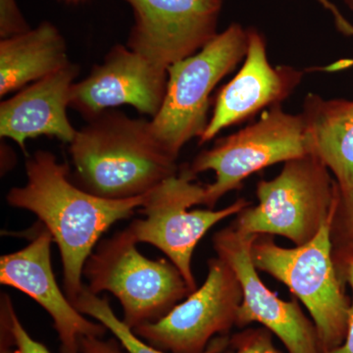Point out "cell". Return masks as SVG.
<instances>
[{
    "label": "cell",
    "instance_id": "cell-14",
    "mask_svg": "<svg viewBox=\"0 0 353 353\" xmlns=\"http://www.w3.org/2000/svg\"><path fill=\"white\" fill-rule=\"evenodd\" d=\"M304 72L290 66L273 67L267 44L259 30L248 29V50L240 71L216 97L214 109L199 145L221 131L248 120L262 109L279 105L303 81Z\"/></svg>",
    "mask_w": 353,
    "mask_h": 353
},
{
    "label": "cell",
    "instance_id": "cell-5",
    "mask_svg": "<svg viewBox=\"0 0 353 353\" xmlns=\"http://www.w3.org/2000/svg\"><path fill=\"white\" fill-rule=\"evenodd\" d=\"M137 245L125 229L97 246L83 272L90 292H109L120 301L132 330L161 319L192 292L170 260L148 259Z\"/></svg>",
    "mask_w": 353,
    "mask_h": 353
},
{
    "label": "cell",
    "instance_id": "cell-7",
    "mask_svg": "<svg viewBox=\"0 0 353 353\" xmlns=\"http://www.w3.org/2000/svg\"><path fill=\"white\" fill-rule=\"evenodd\" d=\"M309 153L303 115L285 112L279 104L265 111L256 122L199 153L187 166L194 176L214 172L215 181L205 185L203 201L212 209L223 196L240 190L252 174Z\"/></svg>",
    "mask_w": 353,
    "mask_h": 353
},
{
    "label": "cell",
    "instance_id": "cell-2",
    "mask_svg": "<svg viewBox=\"0 0 353 353\" xmlns=\"http://www.w3.org/2000/svg\"><path fill=\"white\" fill-rule=\"evenodd\" d=\"M76 185L94 196H145L176 175L174 157L158 141L150 121L109 110L88 119L70 143Z\"/></svg>",
    "mask_w": 353,
    "mask_h": 353
},
{
    "label": "cell",
    "instance_id": "cell-24",
    "mask_svg": "<svg viewBox=\"0 0 353 353\" xmlns=\"http://www.w3.org/2000/svg\"><path fill=\"white\" fill-rule=\"evenodd\" d=\"M343 2L347 4V6L350 10L353 11V0H343Z\"/></svg>",
    "mask_w": 353,
    "mask_h": 353
},
{
    "label": "cell",
    "instance_id": "cell-21",
    "mask_svg": "<svg viewBox=\"0 0 353 353\" xmlns=\"http://www.w3.org/2000/svg\"><path fill=\"white\" fill-rule=\"evenodd\" d=\"M272 332L265 327L250 328L230 336L233 353H282L274 345Z\"/></svg>",
    "mask_w": 353,
    "mask_h": 353
},
{
    "label": "cell",
    "instance_id": "cell-9",
    "mask_svg": "<svg viewBox=\"0 0 353 353\" xmlns=\"http://www.w3.org/2000/svg\"><path fill=\"white\" fill-rule=\"evenodd\" d=\"M241 301L240 281L226 262L216 257L208 261L201 288L161 319L132 331L162 352L203 353L213 339L229 334L236 326Z\"/></svg>",
    "mask_w": 353,
    "mask_h": 353
},
{
    "label": "cell",
    "instance_id": "cell-8",
    "mask_svg": "<svg viewBox=\"0 0 353 353\" xmlns=\"http://www.w3.org/2000/svg\"><path fill=\"white\" fill-rule=\"evenodd\" d=\"M196 176L185 166L160 183L148 192L139 208L143 218L126 228L137 243H150L161 250L182 273L192 292L197 289L192 260L199 241L221 221L238 215L252 204L239 199L220 210H190L203 204L205 196V185L194 182Z\"/></svg>",
    "mask_w": 353,
    "mask_h": 353
},
{
    "label": "cell",
    "instance_id": "cell-1",
    "mask_svg": "<svg viewBox=\"0 0 353 353\" xmlns=\"http://www.w3.org/2000/svg\"><path fill=\"white\" fill-rule=\"evenodd\" d=\"M26 175L27 183L9 190L6 201L34 213L52 236L63 264L65 294L73 304L85 287L83 268L97 241L141 208L148 194L128 199L94 196L71 180L68 165L43 150L28 158Z\"/></svg>",
    "mask_w": 353,
    "mask_h": 353
},
{
    "label": "cell",
    "instance_id": "cell-22",
    "mask_svg": "<svg viewBox=\"0 0 353 353\" xmlns=\"http://www.w3.org/2000/svg\"><path fill=\"white\" fill-rule=\"evenodd\" d=\"M31 30L16 0H0V39L10 38Z\"/></svg>",
    "mask_w": 353,
    "mask_h": 353
},
{
    "label": "cell",
    "instance_id": "cell-10",
    "mask_svg": "<svg viewBox=\"0 0 353 353\" xmlns=\"http://www.w3.org/2000/svg\"><path fill=\"white\" fill-rule=\"evenodd\" d=\"M256 234H246L232 223L213 236L217 257L234 272L243 290L238 328L259 323L276 334L289 353H324L314 322L301 310L299 299H281L262 282L252 257Z\"/></svg>",
    "mask_w": 353,
    "mask_h": 353
},
{
    "label": "cell",
    "instance_id": "cell-15",
    "mask_svg": "<svg viewBox=\"0 0 353 353\" xmlns=\"http://www.w3.org/2000/svg\"><path fill=\"white\" fill-rule=\"evenodd\" d=\"M79 67L70 63L51 75L20 90L0 104V136L26 150V141L41 136L71 143L77 132L70 122L72 85Z\"/></svg>",
    "mask_w": 353,
    "mask_h": 353
},
{
    "label": "cell",
    "instance_id": "cell-12",
    "mask_svg": "<svg viewBox=\"0 0 353 353\" xmlns=\"http://www.w3.org/2000/svg\"><path fill=\"white\" fill-rule=\"evenodd\" d=\"M167 81L166 69L127 46L118 44L101 64L95 65L90 75L74 83L70 108L88 120L109 109L131 105L153 118L163 103Z\"/></svg>",
    "mask_w": 353,
    "mask_h": 353
},
{
    "label": "cell",
    "instance_id": "cell-3",
    "mask_svg": "<svg viewBox=\"0 0 353 353\" xmlns=\"http://www.w3.org/2000/svg\"><path fill=\"white\" fill-rule=\"evenodd\" d=\"M303 245L285 248L273 236H257L252 245L253 264L287 285L304 304L314 322L323 352L340 347L347 336L352 299L345 292L334 259L332 224Z\"/></svg>",
    "mask_w": 353,
    "mask_h": 353
},
{
    "label": "cell",
    "instance_id": "cell-17",
    "mask_svg": "<svg viewBox=\"0 0 353 353\" xmlns=\"http://www.w3.org/2000/svg\"><path fill=\"white\" fill-rule=\"evenodd\" d=\"M71 63L64 37L57 26L36 29L0 41V97L22 90Z\"/></svg>",
    "mask_w": 353,
    "mask_h": 353
},
{
    "label": "cell",
    "instance_id": "cell-16",
    "mask_svg": "<svg viewBox=\"0 0 353 353\" xmlns=\"http://www.w3.org/2000/svg\"><path fill=\"white\" fill-rule=\"evenodd\" d=\"M301 115L311 154L321 160L341 189L353 190V101L308 94Z\"/></svg>",
    "mask_w": 353,
    "mask_h": 353
},
{
    "label": "cell",
    "instance_id": "cell-13",
    "mask_svg": "<svg viewBox=\"0 0 353 353\" xmlns=\"http://www.w3.org/2000/svg\"><path fill=\"white\" fill-rule=\"evenodd\" d=\"M53 241L43 227L24 248L1 256L0 283L24 292L50 314L61 353H81V338H103L108 328L87 319L58 287L51 264Z\"/></svg>",
    "mask_w": 353,
    "mask_h": 353
},
{
    "label": "cell",
    "instance_id": "cell-19",
    "mask_svg": "<svg viewBox=\"0 0 353 353\" xmlns=\"http://www.w3.org/2000/svg\"><path fill=\"white\" fill-rule=\"evenodd\" d=\"M10 325L16 343L17 353H51L43 343L34 341L26 331L15 309L10 308ZM81 353H129L117 339L103 340L99 336H83L80 340Z\"/></svg>",
    "mask_w": 353,
    "mask_h": 353
},
{
    "label": "cell",
    "instance_id": "cell-6",
    "mask_svg": "<svg viewBox=\"0 0 353 353\" xmlns=\"http://www.w3.org/2000/svg\"><path fill=\"white\" fill-rule=\"evenodd\" d=\"M246 50L248 30L232 23L196 54L167 70L163 103L150 124L158 141L176 159L183 145L205 132L210 95L245 59Z\"/></svg>",
    "mask_w": 353,
    "mask_h": 353
},
{
    "label": "cell",
    "instance_id": "cell-23",
    "mask_svg": "<svg viewBox=\"0 0 353 353\" xmlns=\"http://www.w3.org/2000/svg\"><path fill=\"white\" fill-rule=\"evenodd\" d=\"M339 275L345 283V285H350L352 290V304H350V317H348L347 336L345 343L340 347L336 348L333 352L329 353H353V257L345 260L336 266Z\"/></svg>",
    "mask_w": 353,
    "mask_h": 353
},
{
    "label": "cell",
    "instance_id": "cell-4",
    "mask_svg": "<svg viewBox=\"0 0 353 353\" xmlns=\"http://www.w3.org/2000/svg\"><path fill=\"white\" fill-rule=\"evenodd\" d=\"M259 204L236 215L233 224L246 234H267L303 245L334 216L338 183L315 155L285 162L272 180L257 183Z\"/></svg>",
    "mask_w": 353,
    "mask_h": 353
},
{
    "label": "cell",
    "instance_id": "cell-25",
    "mask_svg": "<svg viewBox=\"0 0 353 353\" xmlns=\"http://www.w3.org/2000/svg\"><path fill=\"white\" fill-rule=\"evenodd\" d=\"M68 1H76V0H68Z\"/></svg>",
    "mask_w": 353,
    "mask_h": 353
},
{
    "label": "cell",
    "instance_id": "cell-18",
    "mask_svg": "<svg viewBox=\"0 0 353 353\" xmlns=\"http://www.w3.org/2000/svg\"><path fill=\"white\" fill-rule=\"evenodd\" d=\"M73 305L82 314L90 316L103 324L129 353H168L153 347L141 340L132 329L116 316L108 299H101L99 294L90 292L87 285L83 287ZM203 353H233L230 348V334L216 336Z\"/></svg>",
    "mask_w": 353,
    "mask_h": 353
},
{
    "label": "cell",
    "instance_id": "cell-20",
    "mask_svg": "<svg viewBox=\"0 0 353 353\" xmlns=\"http://www.w3.org/2000/svg\"><path fill=\"white\" fill-rule=\"evenodd\" d=\"M332 241L336 266L353 257V190L341 189L339 185Z\"/></svg>",
    "mask_w": 353,
    "mask_h": 353
},
{
    "label": "cell",
    "instance_id": "cell-11",
    "mask_svg": "<svg viewBox=\"0 0 353 353\" xmlns=\"http://www.w3.org/2000/svg\"><path fill=\"white\" fill-rule=\"evenodd\" d=\"M124 1L134 19L128 48L168 70L215 38L224 0Z\"/></svg>",
    "mask_w": 353,
    "mask_h": 353
}]
</instances>
